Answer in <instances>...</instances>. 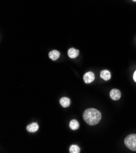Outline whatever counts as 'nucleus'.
Returning a JSON list of instances; mask_svg holds the SVG:
<instances>
[{
	"mask_svg": "<svg viewBox=\"0 0 136 153\" xmlns=\"http://www.w3.org/2000/svg\"><path fill=\"white\" fill-rule=\"evenodd\" d=\"M26 129L29 132H35L38 131L39 126L36 123H33L27 126Z\"/></svg>",
	"mask_w": 136,
	"mask_h": 153,
	"instance_id": "0eeeda50",
	"label": "nucleus"
},
{
	"mask_svg": "<svg viewBox=\"0 0 136 153\" xmlns=\"http://www.w3.org/2000/svg\"><path fill=\"white\" fill-rule=\"evenodd\" d=\"M80 152V148L78 146L73 145L70 148V152L71 153H79Z\"/></svg>",
	"mask_w": 136,
	"mask_h": 153,
	"instance_id": "9b49d317",
	"label": "nucleus"
},
{
	"mask_svg": "<svg viewBox=\"0 0 136 153\" xmlns=\"http://www.w3.org/2000/svg\"><path fill=\"white\" fill-rule=\"evenodd\" d=\"M60 104L63 108H68L70 105V100L67 97L62 98L60 100Z\"/></svg>",
	"mask_w": 136,
	"mask_h": 153,
	"instance_id": "6e6552de",
	"label": "nucleus"
},
{
	"mask_svg": "<svg viewBox=\"0 0 136 153\" xmlns=\"http://www.w3.org/2000/svg\"><path fill=\"white\" fill-rule=\"evenodd\" d=\"M133 1H134V2H136V0H132Z\"/></svg>",
	"mask_w": 136,
	"mask_h": 153,
	"instance_id": "ddd939ff",
	"label": "nucleus"
},
{
	"mask_svg": "<svg viewBox=\"0 0 136 153\" xmlns=\"http://www.w3.org/2000/svg\"><path fill=\"white\" fill-rule=\"evenodd\" d=\"M121 96H122V94H121L120 91L118 89L114 88L111 91L110 97L112 100L114 101H117L121 98Z\"/></svg>",
	"mask_w": 136,
	"mask_h": 153,
	"instance_id": "20e7f679",
	"label": "nucleus"
},
{
	"mask_svg": "<svg viewBox=\"0 0 136 153\" xmlns=\"http://www.w3.org/2000/svg\"><path fill=\"white\" fill-rule=\"evenodd\" d=\"M48 56L51 60H56L60 57V53L57 50H53L49 53Z\"/></svg>",
	"mask_w": 136,
	"mask_h": 153,
	"instance_id": "1a4fd4ad",
	"label": "nucleus"
},
{
	"mask_svg": "<svg viewBox=\"0 0 136 153\" xmlns=\"http://www.w3.org/2000/svg\"><path fill=\"white\" fill-rule=\"evenodd\" d=\"M80 127V124L78 123V121L76 120H72L70 123V128L72 130H77Z\"/></svg>",
	"mask_w": 136,
	"mask_h": 153,
	"instance_id": "9d476101",
	"label": "nucleus"
},
{
	"mask_svg": "<svg viewBox=\"0 0 136 153\" xmlns=\"http://www.w3.org/2000/svg\"><path fill=\"white\" fill-rule=\"evenodd\" d=\"M83 79H84V81L85 82V83L90 84V83L94 81L95 74L92 71L87 72L84 75Z\"/></svg>",
	"mask_w": 136,
	"mask_h": 153,
	"instance_id": "7ed1b4c3",
	"label": "nucleus"
},
{
	"mask_svg": "<svg viewBox=\"0 0 136 153\" xmlns=\"http://www.w3.org/2000/svg\"><path fill=\"white\" fill-rule=\"evenodd\" d=\"M100 77L104 81H109L111 78V72L107 70H102L100 72Z\"/></svg>",
	"mask_w": 136,
	"mask_h": 153,
	"instance_id": "39448f33",
	"label": "nucleus"
},
{
	"mask_svg": "<svg viewBox=\"0 0 136 153\" xmlns=\"http://www.w3.org/2000/svg\"><path fill=\"white\" fill-rule=\"evenodd\" d=\"M79 53L80 51L78 50H76L73 48H71L69 49L68 51V56L71 59H74L78 56Z\"/></svg>",
	"mask_w": 136,
	"mask_h": 153,
	"instance_id": "423d86ee",
	"label": "nucleus"
},
{
	"mask_svg": "<svg viewBox=\"0 0 136 153\" xmlns=\"http://www.w3.org/2000/svg\"><path fill=\"white\" fill-rule=\"evenodd\" d=\"M133 79H134V81L135 82H136V70H135V71L134 72V73L133 74Z\"/></svg>",
	"mask_w": 136,
	"mask_h": 153,
	"instance_id": "f8f14e48",
	"label": "nucleus"
},
{
	"mask_svg": "<svg viewBox=\"0 0 136 153\" xmlns=\"http://www.w3.org/2000/svg\"><path fill=\"white\" fill-rule=\"evenodd\" d=\"M125 144L130 150L136 151V134H132L128 135L125 139Z\"/></svg>",
	"mask_w": 136,
	"mask_h": 153,
	"instance_id": "f03ea898",
	"label": "nucleus"
},
{
	"mask_svg": "<svg viewBox=\"0 0 136 153\" xmlns=\"http://www.w3.org/2000/svg\"><path fill=\"white\" fill-rule=\"evenodd\" d=\"M83 118L88 125L94 126L97 125L101 120V114L96 109H87L84 112Z\"/></svg>",
	"mask_w": 136,
	"mask_h": 153,
	"instance_id": "f257e3e1",
	"label": "nucleus"
}]
</instances>
